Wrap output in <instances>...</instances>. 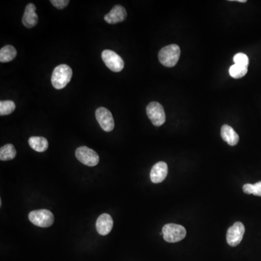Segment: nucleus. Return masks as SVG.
<instances>
[{
    "mask_svg": "<svg viewBox=\"0 0 261 261\" xmlns=\"http://www.w3.org/2000/svg\"><path fill=\"white\" fill-rule=\"evenodd\" d=\"M72 76V69L68 65L62 64L55 67L52 72V78H51L52 86L56 90H62L65 88L67 84L71 81Z\"/></svg>",
    "mask_w": 261,
    "mask_h": 261,
    "instance_id": "nucleus-1",
    "label": "nucleus"
},
{
    "mask_svg": "<svg viewBox=\"0 0 261 261\" xmlns=\"http://www.w3.org/2000/svg\"><path fill=\"white\" fill-rule=\"evenodd\" d=\"M180 48L177 45H170L160 49L158 54L160 63L168 68L175 66L180 57Z\"/></svg>",
    "mask_w": 261,
    "mask_h": 261,
    "instance_id": "nucleus-2",
    "label": "nucleus"
},
{
    "mask_svg": "<svg viewBox=\"0 0 261 261\" xmlns=\"http://www.w3.org/2000/svg\"><path fill=\"white\" fill-rule=\"evenodd\" d=\"M162 232L165 241L169 243H178L185 238L186 229L183 226L176 224H166L163 227Z\"/></svg>",
    "mask_w": 261,
    "mask_h": 261,
    "instance_id": "nucleus-3",
    "label": "nucleus"
},
{
    "mask_svg": "<svg viewBox=\"0 0 261 261\" xmlns=\"http://www.w3.org/2000/svg\"><path fill=\"white\" fill-rule=\"evenodd\" d=\"M29 219L32 224L42 228H47L53 224L54 215L46 209L36 210L29 213Z\"/></svg>",
    "mask_w": 261,
    "mask_h": 261,
    "instance_id": "nucleus-4",
    "label": "nucleus"
},
{
    "mask_svg": "<svg viewBox=\"0 0 261 261\" xmlns=\"http://www.w3.org/2000/svg\"><path fill=\"white\" fill-rule=\"evenodd\" d=\"M147 115L154 126H160L166 122L164 108L157 102H152L147 106Z\"/></svg>",
    "mask_w": 261,
    "mask_h": 261,
    "instance_id": "nucleus-5",
    "label": "nucleus"
},
{
    "mask_svg": "<svg viewBox=\"0 0 261 261\" xmlns=\"http://www.w3.org/2000/svg\"><path fill=\"white\" fill-rule=\"evenodd\" d=\"M76 157L83 164L90 167L96 166L100 161L98 154L92 149L82 146L76 150Z\"/></svg>",
    "mask_w": 261,
    "mask_h": 261,
    "instance_id": "nucleus-6",
    "label": "nucleus"
},
{
    "mask_svg": "<svg viewBox=\"0 0 261 261\" xmlns=\"http://www.w3.org/2000/svg\"><path fill=\"white\" fill-rule=\"evenodd\" d=\"M102 58L106 66L113 72H120L124 68V62L122 57L110 49L103 51Z\"/></svg>",
    "mask_w": 261,
    "mask_h": 261,
    "instance_id": "nucleus-7",
    "label": "nucleus"
},
{
    "mask_svg": "<svg viewBox=\"0 0 261 261\" xmlns=\"http://www.w3.org/2000/svg\"><path fill=\"white\" fill-rule=\"evenodd\" d=\"M96 119L100 127L106 132H110L115 127L114 119L110 110L106 107H99L96 110Z\"/></svg>",
    "mask_w": 261,
    "mask_h": 261,
    "instance_id": "nucleus-8",
    "label": "nucleus"
},
{
    "mask_svg": "<svg viewBox=\"0 0 261 261\" xmlns=\"http://www.w3.org/2000/svg\"><path fill=\"white\" fill-rule=\"evenodd\" d=\"M246 228L243 223H234L232 227H230L227 231V243L231 247H236L238 246L243 239Z\"/></svg>",
    "mask_w": 261,
    "mask_h": 261,
    "instance_id": "nucleus-9",
    "label": "nucleus"
},
{
    "mask_svg": "<svg viewBox=\"0 0 261 261\" xmlns=\"http://www.w3.org/2000/svg\"><path fill=\"white\" fill-rule=\"evenodd\" d=\"M168 175V165L165 162L160 161L154 164L150 171V179L154 184L163 182Z\"/></svg>",
    "mask_w": 261,
    "mask_h": 261,
    "instance_id": "nucleus-10",
    "label": "nucleus"
},
{
    "mask_svg": "<svg viewBox=\"0 0 261 261\" xmlns=\"http://www.w3.org/2000/svg\"><path fill=\"white\" fill-rule=\"evenodd\" d=\"M113 227V220L109 214H103L97 218L96 229L102 236H106L111 231Z\"/></svg>",
    "mask_w": 261,
    "mask_h": 261,
    "instance_id": "nucleus-11",
    "label": "nucleus"
},
{
    "mask_svg": "<svg viewBox=\"0 0 261 261\" xmlns=\"http://www.w3.org/2000/svg\"><path fill=\"white\" fill-rule=\"evenodd\" d=\"M127 16L126 9L122 5H116L113 7L110 13L106 15L105 20L110 24L121 23L126 19Z\"/></svg>",
    "mask_w": 261,
    "mask_h": 261,
    "instance_id": "nucleus-12",
    "label": "nucleus"
},
{
    "mask_svg": "<svg viewBox=\"0 0 261 261\" xmlns=\"http://www.w3.org/2000/svg\"><path fill=\"white\" fill-rule=\"evenodd\" d=\"M36 6L32 3H30L26 6L23 18H22L23 24L26 28L31 29L37 24L39 17L36 14Z\"/></svg>",
    "mask_w": 261,
    "mask_h": 261,
    "instance_id": "nucleus-13",
    "label": "nucleus"
},
{
    "mask_svg": "<svg viewBox=\"0 0 261 261\" xmlns=\"http://www.w3.org/2000/svg\"><path fill=\"white\" fill-rule=\"evenodd\" d=\"M221 135L223 139L231 146L237 145L240 140L237 133L229 125H224L221 127Z\"/></svg>",
    "mask_w": 261,
    "mask_h": 261,
    "instance_id": "nucleus-14",
    "label": "nucleus"
},
{
    "mask_svg": "<svg viewBox=\"0 0 261 261\" xmlns=\"http://www.w3.org/2000/svg\"><path fill=\"white\" fill-rule=\"evenodd\" d=\"M30 147L35 151L43 153L47 150L49 143L47 139L42 137H31L29 139Z\"/></svg>",
    "mask_w": 261,
    "mask_h": 261,
    "instance_id": "nucleus-15",
    "label": "nucleus"
},
{
    "mask_svg": "<svg viewBox=\"0 0 261 261\" xmlns=\"http://www.w3.org/2000/svg\"><path fill=\"white\" fill-rule=\"evenodd\" d=\"M17 55L15 48L12 45H6L0 50V62H8L15 59Z\"/></svg>",
    "mask_w": 261,
    "mask_h": 261,
    "instance_id": "nucleus-16",
    "label": "nucleus"
},
{
    "mask_svg": "<svg viewBox=\"0 0 261 261\" xmlns=\"http://www.w3.org/2000/svg\"><path fill=\"white\" fill-rule=\"evenodd\" d=\"M16 150L12 144H7L0 149V160L1 161L13 160L16 156Z\"/></svg>",
    "mask_w": 261,
    "mask_h": 261,
    "instance_id": "nucleus-17",
    "label": "nucleus"
},
{
    "mask_svg": "<svg viewBox=\"0 0 261 261\" xmlns=\"http://www.w3.org/2000/svg\"><path fill=\"white\" fill-rule=\"evenodd\" d=\"M247 71H248L247 67L242 66V65L234 64L232 66L230 67V74L232 78H240L247 74Z\"/></svg>",
    "mask_w": 261,
    "mask_h": 261,
    "instance_id": "nucleus-18",
    "label": "nucleus"
},
{
    "mask_svg": "<svg viewBox=\"0 0 261 261\" xmlns=\"http://www.w3.org/2000/svg\"><path fill=\"white\" fill-rule=\"evenodd\" d=\"M15 110V104L11 100H4L0 102V115L7 116L11 114Z\"/></svg>",
    "mask_w": 261,
    "mask_h": 261,
    "instance_id": "nucleus-19",
    "label": "nucleus"
},
{
    "mask_svg": "<svg viewBox=\"0 0 261 261\" xmlns=\"http://www.w3.org/2000/svg\"><path fill=\"white\" fill-rule=\"evenodd\" d=\"M243 192L247 195H253L261 197V182H257L255 184H246L243 186Z\"/></svg>",
    "mask_w": 261,
    "mask_h": 261,
    "instance_id": "nucleus-20",
    "label": "nucleus"
},
{
    "mask_svg": "<svg viewBox=\"0 0 261 261\" xmlns=\"http://www.w3.org/2000/svg\"><path fill=\"white\" fill-rule=\"evenodd\" d=\"M234 61L235 64L242 66L248 67L249 58L247 55L244 53H237L234 55Z\"/></svg>",
    "mask_w": 261,
    "mask_h": 261,
    "instance_id": "nucleus-21",
    "label": "nucleus"
},
{
    "mask_svg": "<svg viewBox=\"0 0 261 261\" xmlns=\"http://www.w3.org/2000/svg\"><path fill=\"white\" fill-rule=\"evenodd\" d=\"M50 2L58 9H63L68 5V0H51Z\"/></svg>",
    "mask_w": 261,
    "mask_h": 261,
    "instance_id": "nucleus-22",
    "label": "nucleus"
},
{
    "mask_svg": "<svg viewBox=\"0 0 261 261\" xmlns=\"http://www.w3.org/2000/svg\"><path fill=\"white\" fill-rule=\"evenodd\" d=\"M239 1V2H243V3H244V2H246V0H238V1Z\"/></svg>",
    "mask_w": 261,
    "mask_h": 261,
    "instance_id": "nucleus-23",
    "label": "nucleus"
}]
</instances>
